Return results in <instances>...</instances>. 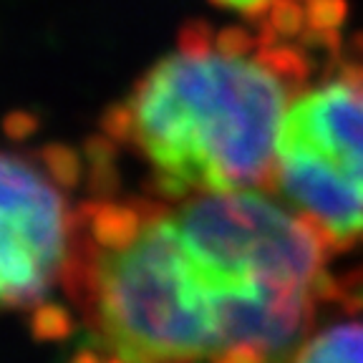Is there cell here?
Returning <instances> with one entry per match:
<instances>
[{"mask_svg": "<svg viewBox=\"0 0 363 363\" xmlns=\"http://www.w3.org/2000/svg\"><path fill=\"white\" fill-rule=\"evenodd\" d=\"M290 363H363V323H335L303 340Z\"/></svg>", "mask_w": 363, "mask_h": 363, "instance_id": "cell-5", "label": "cell"}, {"mask_svg": "<svg viewBox=\"0 0 363 363\" xmlns=\"http://www.w3.org/2000/svg\"><path fill=\"white\" fill-rule=\"evenodd\" d=\"M340 0H285L255 26H184L101 121L147 167L149 197L267 189L295 96L343 53Z\"/></svg>", "mask_w": 363, "mask_h": 363, "instance_id": "cell-2", "label": "cell"}, {"mask_svg": "<svg viewBox=\"0 0 363 363\" xmlns=\"http://www.w3.org/2000/svg\"><path fill=\"white\" fill-rule=\"evenodd\" d=\"M330 247L363 242V61L340 53L285 113L267 184Z\"/></svg>", "mask_w": 363, "mask_h": 363, "instance_id": "cell-3", "label": "cell"}, {"mask_svg": "<svg viewBox=\"0 0 363 363\" xmlns=\"http://www.w3.org/2000/svg\"><path fill=\"white\" fill-rule=\"evenodd\" d=\"M84 162L68 147H0V313L38 311L66 288Z\"/></svg>", "mask_w": 363, "mask_h": 363, "instance_id": "cell-4", "label": "cell"}, {"mask_svg": "<svg viewBox=\"0 0 363 363\" xmlns=\"http://www.w3.org/2000/svg\"><path fill=\"white\" fill-rule=\"evenodd\" d=\"M66 301L89 363H290L330 295L328 255L255 197L81 199Z\"/></svg>", "mask_w": 363, "mask_h": 363, "instance_id": "cell-1", "label": "cell"}, {"mask_svg": "<svg viewBox=\"0 0 363 363\" xmlns=\"http://www.w3.org/2000/svg\"><path fill=\"white\" fill-rule=\"evenodd\" d=\"M351 53H353L356 58H361V61H363V35H358V38L351 43Z\"/></svg>", "mask_w": 363, "mask_h": 363, "instance_id": "cell-7", "label": "cell"}, {"mask_svg": "<svg viewBox=\"0 0 363 363\" xmlns=\"http://www.w3.org/2000/svg\"><path fill=\"white\" fill-rule=\"evenodd\" d=\"M212 6L222 8V11L235 13L238 18H242L245 23L255 26V23L265 21L283 0H210Z\"/></svg>", "mask_w": 363, "mask_h": 363, "instance_id": "cell-6", "label": "cell"}]
</instances>
